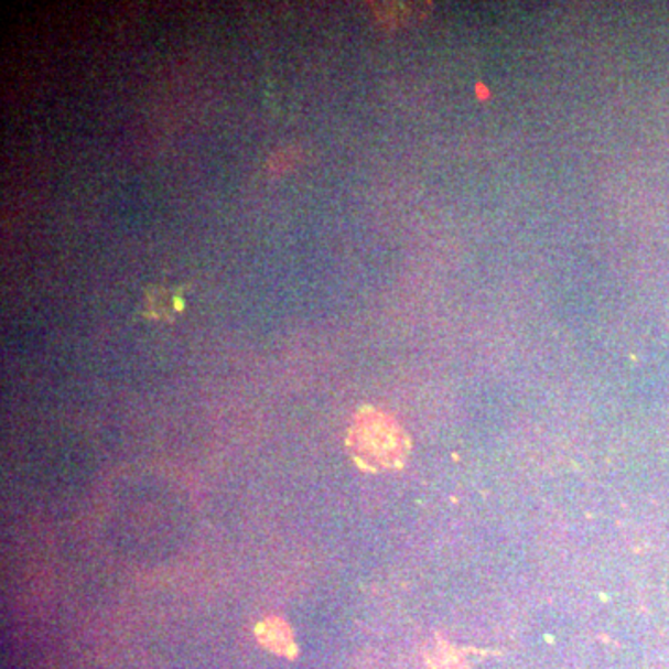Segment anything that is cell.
Returning <instances> with one entry per match:
<instances>
[{"instance_id": "1", "label": "cell", "mask_w": 669, "mask_h": 669, "mask_svg": "<svg viewBox=\"0 0 669 669\" xmlns=\"http://www.w3.org/2000/svg\"><path fill=\"white\" fill-rule=\"evenodd\" d=\"M348 446L362 467L384 471L402 465L408 456L409 439L391 416L363 408L349 427Z\"/></svg>"}, {"instance_id": "2", "label": "cell", "mask_w": 669, "mask_h": 669, "mask_svg": "<svg viewBox=\"0 0 669 669\" xmlns=\"http://www.w3.org/2000/svg\"><path fill=\"white\" fill-rule=\"evenodd\" d=\"M427 8H430V4H421V2H373L370 4L374 18L386 29H398L403 24L419 21L427 15Z\"/></svg>"}, {"instance_id": "3", "label": "cell", "mask_w": 669, "mask_h": 669, "mask_svg": "<svg viewBox=\"0 0 669 669\" xmlns=\"http://www.w3.org/2000/svg\"><path fill=\"white\" fill-rule=\"evenodd\" d=\"M257 638L268 651L278 652L287 658L296 657V644L292 638L291 627L279 617H268L259 623Z\"/></svg>"}, {"instance_id": "4", "label": "cell", "mask_w": 669, "mask_h": 669, "mask_svg": "<svg viewBox=\"0 0 669 669\" xmlns=\"http://www.w3.org/2000/svg\"><path fill=\"white\" fill-rule=\"evenodd\" d=\"M181 307L177 298L173 296L172 292H166V289H157L149 292L148 303H145V314L153 319H172L175 311Z\"/></svg>"}, {"instance_id": "5", "label": "cell", "mask_w": 669, "mask_h": 669, "mask_svg": "<svg viewBox=\"0 0 669 669\" xmlns=\"http://www.w3.org/2000/svg\"><path fill=\"white\" fill-rule=\"evenodd\" d=\"M292 161H294L292 149H283V151H279L278 154H273V159L270 161V170H272V172H283L287 168L292 166Z\"/></svg>"}]
</instances>
